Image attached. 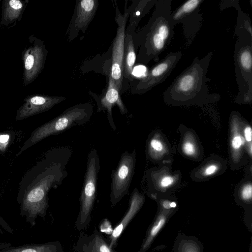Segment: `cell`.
<instances>
[{"instance_id":"obj_1","label":"cell","mask_w":252,"mask_h":252,"mask_svg":"<svg viewBox=\"0 0 252 252\" xmlns=\"http://www.w3.org/2000/svg\"><path fill=\"white\" fill-rule=\"evenodd\" d=\"M72 153L68 147L52 148L26 173L18 193L24 211L33 216L45 213L50 190L57 189L68 176L66 166Z\"/></svg>"},{"instance_id":"obj_2","label":"cell","mask_w":252,"mask_h":252,"mask_svg":"<svg viewBox=\"0 0 252 252\" xmlns=\"http://www.w3.org/2000/svg\"><path fill=\"white\" fill-rule=\"evenodd\" d=\"M213 56L211 51L201 59L195 57L165 90V102L180 105L218 100L220 96L210 93L207 85L211 81L207 74Z\"/></svg>"},{"instance_id":"obj_3","label":"cell","mask_w":252,"mask_h":252,"mask_svg":"<svg viewBox=\"0 0 252 252\" xmlns=\"http://www.w3.org/2000/svg\"><path fill=\"white\" fill-rule=\"evenodd\" d=\"M172 0H157L142 37V58L146 62H158L159 56L174 36L171 10Z\"/></svg>"},{"instance_id":"obj_4","label":"cell","mask_w":252,"mask_h":252,"mask_svg":"<svg viewBox=\"0 0 252 252\" xmlns=\"http://www.w3.org/2000/svg\"><path fill=\"white\" fill-rule=\"evenodd\" d=\"M94 111L93 106L85 103L71 106L51 121L35 128L16 156L44 139L63 132L71 127L87 124Z\"/></svg>"},{"instance_id":"obj_5","label":"cell","mask_w":252,"mask_h":252,"mask_svg":"<svg viewBox=\"0 0 252 252\" xmlns=\"http://www.w3.org/2000/svg\"><path fill=\"white\" fill-rule=\"evenodd\" d=\"M234 52V64L238 91L236 101L250 103L252 101V36L237 35Z\"/></svg>"},{"instance_id":"obj_6","label":"cell","mask_w":252,"mask_h":252,"mask_svg":"<svg viewBox=\"0 0 252 252\" xmlns=\"http://www.w3.org/2000/svg\"><path fill=\"white\" fill-rule=\"evenodd\" d=\"M100 168V160L97 151L94 148L88 155L86 170L80 196V224H83L86 221L93 208Z\"/></svg>"},{"instance_id":"obj_7","label":"cell","mask_w":252,"mask_h":252,"mask_svg":"<svg viewBox=\"0 0 252 252\" xmlns=\"http://www.w3.org/2000/svg\"><path fill=\"white\" fill-rule=\"evenodd\" d=\"M136 152L126 151L121 156L117 167L111 173L110 200L113 206L128 192L134 174Z\"/></svg>"},{"instance_id":"obj_8","label":"cell","mask_w":252,"mask_h":252,"mask_svg":"<svg viewBox=\"0 0 252 252\" xmlns=\"http://www.w3.org/2000/svg\"><path fill=\"white\" fill-rule=\"evenodd\" d=\"M204 0H188L172 11L174 25L182 24L187 45H190L201 29L202 17L200 6Z\"/></svg>"},{"instance_id":"obj_9","label":"cell","mask_w":252,"mask_h":252,"mask_svg":"<svg viewBox=\"0 0 252 252\" xmlns=\"http://www.w3.org/2000/svg\"><path fill=\"white\" fill-rule=\"evenodd\" d=\"M182 57L181 51L169 53L152 67L134 88L135 93L143 94L162 83L170 75Z\"/></svg>"},{"instance_id":"obj_10","label":"cell","mask_w":252,"mask_h":252,"mask_svg":"<svg viewBox=\"0 0 252 252\" xmlns=\"http://www.w3.org/2000/svg\"><path fill=\"white\" fill-rule=\"evenodd\" d=\"M116 22L118 25L113 43L112 62L110 77L120 92L123 83V63L124 57L125 28L127 14L122 15L117 7Z\"/></svg>"},{"instance_id":"obj_11","label":"cell","mask_w":252,"mask_h":252,"mask_svg":"<svg viewBox=\"0 0 252 252\" xmlns=\"http://www.w3.org/2000/svg\"><path fill=\"white\" fill-rule=\"evenodd\" d=\"M65 99L63 96L34 95L27 97L16 112L15 120L21 121L47 111Z\"/></svg>"},{"instance_id":"obj_12","label":"cell","mask_w":252,"mask_h":252,"mask_svg":"<svg viewBox=\"0 0 252 252\" xmlns=\"http://www.w3.org/2000/svg\"><path fill=\"white\" fill-rule=\"evenodd\" d=\"M43 48L35 44L29 48L23 56L24 80L25 84L32 82L41 71L45 59Z\"/></svg>"},{"instance_id":"obj_13","label":"cell","mask_w":252,"mask_h":252,"mask_svg":"<svg viewBox=\"0 0 252 252\" xmlns=\"http://www.w3.org/2000/svg\"><path fill=\"white\" fill-rule=\"evenodd\" d=\"M115 105L118 106L122 114L127 113V110L121 98L120 92L111 78L109 77L107 92L100 99L98 110L99 111L107 112L109 124L114 131L116 130V126L113 119L112 108Z\"/></svg>"},{"instance_id":"obj_14","label":"cell","mask_w":252,"mask_h":252,"mask_svg":"<svg viewBox=\"0 0 252 252\" xmlns=\"http://www.w3.org/2000/svg\"><path fill=\"white\" fill-rule=\"evenodd\" d=\"M145 201L144 196L135 188L131 194L128 209L118 225L113 230L110 236V248L115 245L118 238L129 222L142 206Z\"/></svg>"},{"instance_id":"obj_15","label":"cell","mask_w":252,"mask_h":252,"mask_svg":"<svg viewBox=\"0 0 252 252\" xmlns=\"http://www.w3.org/2000/svg\"><path fill=\"white\" fill-rule=\"evenodd\" d=\"M98 1L82 0L78 1L75 11L73 27L77 32L85 31L92 20L97 9Z\"/></svg>"},{"instance_id":"obj_16","label":"cell","mask_w":252,"mask_h":252,"mask_svg":"<svg viewBox=\"0 0 252 252\" xmlns=\"http://www.w3.org/2000/svg\"><path fill=\"white\" fill-rule=\"evenodd\" d=\"M174 213V210H165L161 209L149 229L141 248L142 252H144L149 248L155 238Z\"/></svg>"},{"instance_id":"obj_17","label":"cell","mask_w":252,"mask_h":252,"mask_svg":"<svg viewBox=\"0 0 252 252\" xmlns=\"http://www.w3.org/2000/svg\"><path fill=\"white\" fill-rule=\"evenodd\" d=\"M125 51L123 63V74L127 79H132V71L136 61V53L132 36L127 35L125 39Z\"/></svg>"},{"instance_id":"obj_18","label":"cell","mask_w":252,"mask_h":252,"mask_svg":"<svg viewBox=\"0 0 252 252\" xmlns=\"http://www.w3.org/2000/svg\"><path fill=\"white\" fill-rule=\"evenodd\" d=\"M203 245L193 236L180 234L176 238L173 252H202Z\"/></svg>"},{"instance_id":"obj_19","label":"cell","mask_w":252,"mask_h":252,"mask_svg":"<svg viewBox=\"0 0 252 252\" xmlns=\"http://www.w3.org/2000/svg\"><path fill=\"white\" fill-rule=\"evenodd\" d=\"M231 131V148L233 158L236 160L241 155V152L245 144L243 134L240 131L238 121L236 118H233L232 120Z\"/></svg>"},{"instance_id":"obj_20","label":"cell","mask_w":252,"mask_h":252,"mask_svg":"<svg viewBox=\"0 0 252 252\" xmlns=\"http://www.w3.org/2000/svg\"><path fill=\"white\" fill-rule=\"evenodd\" d=\"M239 2V0H237L233 7L238 11L235 33L236 35L248 34L252 36V27L250 18L242 10Z\"/></svg>"},{"instance_id":"obj_21","label":"cell","mask_w":252,"mask_h":252,"mask_svg":"<svg viewBox=\"0 0 252 252\" xmlns=\"http://www.w3.org/2000/svg\"><path fill=\"white\" fill-rule=\"evenodd\" d=\"M23 7V3L18 0L6 1L5 4L4 17L6 20L12 21L19 16Z\"/></svg>"},{"instance_id":"obj_22","label":"cell","mask_w":252,"mask_h":252,"mask_svg":"<svg viewBox=\"0 0 252 252\" xmlns=\"http://www.w3.org/2000/svg\"><path fill=\"white\" fill-rule=\"evenodd\" d=\"M164 150L162 142L157 137L152 138L148 144V152L151 157L159 155Z\"/></svg>"},{"instance_id":"obj_23","label":"cell","mask_w":252,"mask_h":252,"mask_svg":"<svg viewBox=\"0 0 252 252\" xmlns=\"http://www.w3.org/2000/svg\"><path fill=\"white\" fill-rule=\"evenodd\" d=\"M92 252H114L98 235H96L93 240Z\"/></svg>"},{"instance_id":"obj_24","label":"cell","mask_w":252,"mask_h":252,"mask_svg":"<svg viewBox=\"0 0 252 252\" xmlns=\"http://www.w3.org/2000/svg\"><path fill=\"white\" fill-rule=\"evenodd\" d=\"M3 252H54L53 249L49 245L27 247L11 249Z\"/></svg>"},{"instance_id":"obj_25","label":"cell","mask_w":252,"mask_h":252,"mask_svg":"<svg viewBox=\"0 0 252 252\" xmlns=\"http://www.w3.org/2000/svg\"><path fill=\"white\" fill-rule=\"evenodd\" d=\"M240 197L246 203L251 202L252 198V186L251 183L245 184L240 191Z\"/></svg>"},{"instance_id":"obj_26","label":"cell","mask_w":252,"mask_h":252,"mask_svg":"<svg viewBox=\"0 0 252 252\" xmlns=\"http://www.w3.org/2000/svg\"><path fill=\"white\" fill-rule=\"evenodd\" d=\"M243 136L244 138L245 143H247L248 151L250 156L251 157L252 154V129L250 126H246L245 128H244Z\"/></svg>"},{"instance_id":"obj_27","label":"cell","mask_w":252,"mask_h":252,"mask_svg":"<svg viewBox=\"0 0 252 252\" xmlns=\"http://www.w3.org/2000/svg\"><path fill=\"white\" fill-rule=\"evenodd\" d=\"M182 150L185 154L189 156L194 155L196 151L195 145L190 141H187L183 143Z\"/></svg>"},{"instance_id":"obj_28","label":"cell","mask_w":252,"mask_h":252,"mask_svg":"<svg viewBox=\"0 0 252 252\" xmlns=\"http://www.w3.org/2000/svg\"><path fill=\"white\" fill-rule=\"evenodd\" d=\"M174 182V178L170 175H166L162 177L158 181V185L161 188H167L171 186Z\"/></svg>"},{"instance_id":"obj_29","label":"cell","mask_w":252,"mask_h":252,"mask_svg":"<svg viewBox=\"0 0 252 252\" xmlns=\"http://www.w3.org/2000/svg\"><path fill=\"white\" fill-rule=\"evenodd\" d=\"M10 135L8 134H0V152L4 153L9 144Z\"/></svg>"},{"instance_id":"obj_30","label":"cell","mask_w":252,"mask_h":252,"mask_svg":"<svg viewBox=\"0 0 252 252\" xmlns=\"http://www.w3.org/2000/svg\"><path fill=\"white\" fill-rule=\"evenodd\" d=\"M218 170V166L215 164H211L207 166L203 170V173L205 176L214 175Z\"/></svg>"},{"instance_id":"obj_31","label":"cell","mask_w":252,"mask_h":252,"mask_svg":"<svg viewBox=\"0 0 252 252\" xmlns=\"http://www.w3.org/2000/svg\"><path fill=\"white\" fill-rule=\"evenodd\" d=\"M161 209L165 210H174L177 207V204L174 201L164 200L161 203Z\"/></svg>"}]
</instances>
